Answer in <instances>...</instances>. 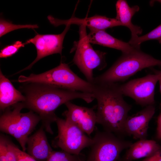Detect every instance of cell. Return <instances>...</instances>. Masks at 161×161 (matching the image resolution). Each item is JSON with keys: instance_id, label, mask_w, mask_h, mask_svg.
<instances>
[{"instance_id": "19", "label": "cell", "mask_w": 161, "mask_h": 161, "mask_svg": "<svg viewBox=\"0 0 161 161\" xmlns=\"http://www.w3.org/2000/svg\"><path fill=\"white\" fill-rule=\"evenodd\" d=\"M157 1L161 4V0H157ZM150 40H157L161 44V24L145 35L131 39L128 43L134 47L140 48L142 43Z\"/></svg>"}, {"instance_id": "22", "label": "cell", "mask_w": 161, "mask_h": 161, "mask_svg": "<svg viewBox=\"0 0 161 161\" xmlns=\"http://www.w3.org/2000/svg\"><path fill=\"white\" fill-rule=\"evenodd\" d=\"M80 155L71 154L62 150L53 151L46 161H82Z\"/></svg>"}, {"instance_id": "12", "label": "cell", "mask_w": 161, "mask_h": 161, "mask_svg": "<svg viewBox=\"0 0 161 161\" xmlns=\"http://www.w3.org/2000/svg\"><path fill=\"white\" fill-rule=\"evenodd\" d=\"M154 105L146 106L137 113L128 116L124 123L125 135L135 139H146L149 122L155 112Z\"/></svg>"}, {"instance_id": "23", "label": "cell", "mask_w": 161, "mask_h": 161, "mask_svg": "<svg viewBox=\"0 0 161 161\" xmlns=\"http://www.w3.org/2000/svg\"><path fill=\"white\" fill-rule=\"evenodd\" d=\"M25 44V43H22V41H18L5 46L0 50V58H7L12 56L17 53L21 48L24 47Z\"/></svg>"}, {"instance_id": "8", "label": "cell", "mask_w": 161, "mask_h": 161, "mask_svg": "<svg viewBox=\"0 0 161 161\" xmlns=\"http://www.w3.org/2000/svg\"><path fill=\"white\" fill-rule=\"evenodd\" d=\"M56 123L58 134L52 141V145L69 153L80 155L84 148L90 147L92 138L86 134L80 128L57 117Z\"/></svg>"}, {"instance_id": "10", "label": "cell", "mask_w": 161, "mask_h": 161, "mask_svg": "<svg viewBox=\"0 0 161 161\" xmlns=\"http://www.w3.org/2000/svg\"><path fill=\"white\" fill-rule=\"evenodd\" d=\"M70 25H66L64 31L60 34H37L33 38L26 41V44L32 43L35 45L37 55L30 65L18 72L30 69L36 62L45 57L57 53L61 55L64 40Z\"/></svg>"}, {"instance_id": "4", "label": "cell", "mask_w": 161, "mask_h": 161, "mask_svg": "<svg viewBox=\"0 0 161 161\" xmlns=\"http://www.w3.org/2000/svg\"><path fill=\"white\" fill-rule=\"evenodd\" d=\"M11 106V108L10 106L6 109L0 116V130L13 137L25 151L28 138L41 119L32 111L21 113V110L24 108L22 102Z\"/></svg>"}, {"instance_id": "20", "label": "cell", "mask_w": 161, "mask_h": 161, "mask_svg": "<svg viewBox=\"0 0 161 161\" xmlns=\"http://www.w3.org/2000/svg\"><path fill=\"white\" fill-rule=\"evenodd\" d=\"M10 140L5 135L0 136V161H17L15 156L9 146Z\"/></svg>"}, {"instance_id": "13", "label": "cell", "mask_w": 161, "mask_h": 161, "mask_svg": "<svg viewBox=\"0 0 161 161\" xmlns=\"http://www.w3.org/2000/svg\"><path fill=\"white\" fill-rule=\"evenodd\" d=\"M48 18L51 24L55 26L65 24H75L80 26L84 25L87 27L105 30L106 29L117 26H124L115 18H108L105 16L95 15L94 16L80 18L72 17L66 20H61L48 16Z\"/></svg>"}, {"instance_id": "28", "label": "cell", "mask_w": 161, "mask_h": 161, "mask_svg": "<svg viewBox=\"0 0 161 161\" xmlns=\"http://www.w3.org/2000/svg\"><path fill=\"white\" fill-rule=\"evenodd\" d=\"M119 161H132L126 160L123 157L122 158H120Z\"/></svg>"}, {"instance_id": "9", "label": "cell", "mask_w": 161, "mask_h": 161, "mask_svg": "<svg viewBox=\"0 0 161 161\" xmlns=\"http://www.w3.org/2000/svg\"><path fill=\"white\" fill-rule=\"evenodd\" d=\"M161 77V71H157L154 74L119 84V88L123 95L131 97L142 106L154 105L155 87Z\"/></svg>"}, {"instance_id": "26", "label": "cell", "mask_w": 161, "mask_h": 161, "mask_svg": "<svg viewBox=\"0 0 161 161\" xmlns=\"http://www.w3.org/2000/svg\"><path fill=\"white\" fill-rule=\"evenodd\" d=\"M157 153L151 156L145 158L141 161H157Z\"/></svg>"}, {"instance_id": "18", "label": "cell", "mask_w": 161, "mask_h": 161, "mask_svg": "<svg viewBox=\"0 0 161 161\" xmlns=\"http://www.w3.org/2000/svg\"><path fill=\"white\" fill-rule=\"evenodd\" d=\"M116 16L115 18L121 22L124 26L128 28L131 32V39L134 38L141 34L142 29L133 24L131 22L132 17L140 9L139 7L135 5L130 7L126 1L118 0L116 4Z\"/></svg>"}, {"instance_id": "17", "label": "cell", "mask_w": 161, "mask_h": 161, "mask_svg": "<svg viewBox=\"0 0 161 161\" xmlns=\"http://www.w3.org/2000/svg\"><path fill=\"white\" fill-rule=\"evenodd\" d=\"M161 149V146L153 140H139L132 143L126 151L123 157L133 161L152 156Z\"/></svg>"}, {"instance_id": "3", "label": "cell", "mask_w": 161, "mask_h": 161, "mask_svg": "<svg viewBox=\"0 0 161 161\" xmlns=\"http://www.w3.org/2000/svg\"><path fill=\"white\" fill-rule=\"evenodd\" d=\"M161 66V60L142 51L140 49L121 56L107 71L94 78L93 83H118L127 80L146 68Z\"/></svg>"}, {"instance_id": "5", "label": "cell", "mask_w": 161, "mask_h": 161, "mask_svg": "<svg viewBox=\"0 0 161 161\" xmlns=\"http://www.w3.org/2000/svg\"><path fill=\"white\" fill-rule=\"evenodd\" d=\"M20 83H40L64 89L92 93L93 84L84 80L74 72L67 64L61 62L57 66L44 73L21 75Z\"/></svg>"}, {"instance_id": "11", "label": "cell", "mask_w": 161, "mask_h": 161, "mask_svg": "<svg viewBox=\"0 0 161 161\" xmlns=\"http://www.w3.org/2000/svg\"><path fill=\"white\" fill-rule=\"evenodd\" d=\"M67 110L62 114L67 122L77 126L88 135L94 131L97 123L96 112L92 108L75 105L70 101L64 104Z\"/></svg>"}, {"instance_id": "6", "label": "cell", "mask_w": 161, "mask_h": 161, "mask_svg": "<svg viewBox=\"0 0 161 161\" xmlns=\"http://www.w3.org/2000/svg\"><path fill=\"white\" fill-rule=\"evenodd\" d=\"M86 26H80L79 39L76 44L73 62L79 68L89 82L93 83L94 69L100 70L106 66L105 52L95 50L87 37Z\"/></svg>"}, {"instance_id": "25", "label": "cell", "mask_w": 161, "mask_h": 161, "mask_svg": "<svg viewBox=\"0 0 161 161\" xmlns=\"http://www.w3.org/2000/svg\"><path fill=\"white\" fill-rule=\"evenodd\" d=\"M157 122L156 138L158 140H161V113L158 117Z\"/></svg>"}, {"instance_id": "2", "label": "cell", "mask_w": 161, "mask_h": 161, "mask_svg": "<svg viewBox=\"0 0 161 161\" xmlns=\"http://www.w3.org/2000/svg\"><path fill=\"white\" fill-rule=\"evenodd\" d=\"M92 94L97 101V123L105 131L122 137L132 106L124 99L118 83H94Z\"/></svg>"}, {"instance_id": "15", "label": "cell", "mask_w": 161, "mask_h": 161, "mask_svg": "<svg viewBox=\"0 0 161 161\" xmlns=\"http://www.w3.org/2000/svg\"><path fill=\"white\" fill-rule=\"evenodd\" d=\"M90 30L87 37L89 42L121 51L122 53L133 52L140 48L134 47L128 42L115 38L107 33L105 30L88 27Z\"/></svg>"}, {"instance_id": "14", "label": "cell", "mask_w": 161, "mask_h": 161, "mask_svg": "<svg viewBox=\"0 0 161 161\" xmlns=\"http://www.w3.org/2000/svg\"><path fill=\"white\" fill-rule=\"evenodd\" d=\"M41 126L27 140V153L37 161H46L53 151Z\"/></svg>"}, {"instance_id": "7", "label": "cell", "mask_w": 161, "mask_h": 161, "mask_svg": "<svg viewBox=\"0 0 161 161\" xmlns=\"http://www.w3.org/2000/svg\"><path fill=\"white\" fill-rule=\"evenodd\" d=\"M86 161H119L120 154L132 143L106 131H96Z\"/></svg>"}, {"instance_id": "21", "label": "cell", "mask_w": 161, "mask_h": 161, "mask_svg": "<svg viewBox=\"0 0 161 161\" xmlns=\"http://www.w3.org/2000/svg\"><path fill=\"white\" fill-rule=\"evenodd\" d=\"M38 27V26L37 24H15L1 18L0 20V37H1L10 32L19 29H35Z\"/></svg>"}, {"instance_id": "27", "label": "cell", "mask_w": 161, "mask_h": 161, "mask_svg": "<svg viewBox=\"0 0 161 161\" xmlns=\"http://www.w3.org/2000/svg\"><path fill=\"white\" fill-rule=\"evenodd\" d=\"M159 84H160V94L161 95V77H160L159 80ZM160 108H161V100L160 103Z\"/></svg>"}, {"instance_id": "16", "label": "cell", "mask_w": 161, "mask_h": 161, "mask_svg": "<svg viewBox=\"0 0 161 161\" xmlns=\"http://www.w3.org/2000/svg\"><path fill=\"white\" fill-rule=\"evenodd\" d=\"M25 100V96L17 90L10 80L0 71V109H6Z\"/></svg>"}, {"instance_id": "24", "label": "cell", "mask_w": 161, "mask_h": 161, "mask_svg": "<svg viewBox=\"0 0 161 161\" xmlns=\"http://www.w3.org/2000/svg\"><path fill=\"white\" fill-rule=\"evenodd\" d=\"M9 146L14 153L17 161H37L28 154L21 150L10 140L9 142Z\"/></svg>"}, {"instance_id": "1", "label": "cell", "mask_w": 161, "mask_h": 161, "mask_svg": "<svg viewBox=\"0 0 161 161\" xmlns=\"http://www.w3.org/2000/svg\"><path fill=\"white\" fill-rule=\"evenodd\" d=\"M24 89L25 100L22 102L24 108L36 113L40 117L42 126L46 131L53 134L51 125L57 116L56 109L61 105L76 99L87 103L95 99L93 94L59 88L40 83H29Z\"/></svg>"}]
</instances>
